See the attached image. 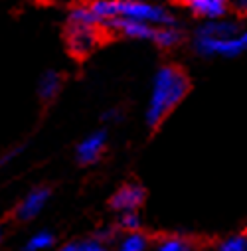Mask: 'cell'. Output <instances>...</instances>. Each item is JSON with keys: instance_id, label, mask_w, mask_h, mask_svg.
<instances>
[{"instance_id": "1", "label": "cell", "mask_w": 247, "mask_h": 251, "mask_svg": "<svg viewBox=\"0 0 247 251\" xmlns=\"http://www.w3.org/2000/svg\"><path fill=\"white\" fill-rule=\"evenodd\" d=\"M188 89H190V81L180 68L162 66L152 79L150 97L145 113L148 129H158L162 121L184 101V97L188 95Z\"/></svg>"}, {"instance_id": "2", "label": "cell", "mask_w": 247, "mask_h": 251, "mask_svg": "<svg viewBox=\"0 0 247 251\" xmlns=\"http://www.w3.org/2000/svg\"><path fill=\"white\" fill-rule=\"evenodd\" d=\"M194 48L202 55L237 57L247 51V26L239 28L229 20H210L198 28Z\"/></svg>"}, {"instance_id": "3", "label": "cell", "mask_w": 247, "mask_h": 251, "mask_svg": "<svg viewBox=\"0 0 247 251\" xmlns=\"http://www.w3.org/2000/svg\"><path fill=\"white\" fill-rule=\"evenodd\" d=\"M117 18L137 20L150 26H174L170 12L145 0H117Z\"/></svg>"}, {"instance_id": "4", "label": "cell", "mask_w": 247, "mask_h": 251, "mask_svg": "<svg viewBox=\"0 0 247 251\" xmlns=\"http://www.w3.org/2000/svg\"><path fill=\"white\" fill-rule=\"evenodd\" d=\"M97 44H99V26L68 22V46L74 55H87Z\"/></svg>"}, {"instance_id": "5", "label": "cell", "mask_w": 247, "mask_h": 251, "mask_svg": "<svg viewBox=\"0 0 247 251\" xmlns=\"http://www.w3.org/2000/svg\"><path fill=\"white\" fill-rule=\"evenodd\" d=\"M147 200V192H145V188L141 184H125L123 188H119V190L113 194L111 198V208L121 212V214H125V212H137Z\"/></svg>"}, {"instance_id": "6", "label": "cell", "mask_w": 247, "mask_h": 251, "mask_svg": "<svg viewBox=\"0 0 247 251\" xmlns=\"http://www.w3.org/2000/svg\"><path fill=\"white\" fill-rule=\"evenodd\" d=\"M49 196H51L49 188H34V190L30 194H26L24 200L18 204V208H16V220L30 222L36 216H40V212L46 208Z\"/></svg>"}, {"instance_id": "7", "label": "cell", "mask_w": 247, "mask_h": 251, "mask_svg": "<svg viewBox=\"0 0 247 251\" xmlns=\"http://www.w3.org/2000/svg\"><path fill=\"white\" fill-rule=\"evenodd\" d=\"M186 10L204 20H220L227 14L229 0H182Z\"/></svg>"}, {"instance_id": "8", "label": "cell", "mask_w": 247, "mask_h": 251, "mask_svg": "<svg viewBox=\"0 0 247 251\" xmlns=\"http://www.w3.org/2000/svg\"><path fill=\"white\" fill-rule=\"evenodd\" d=\"M107 147V133L105 131H93L91 135H87L75 149L77 160L81 164H93L101 158L103 151Z\"/></svg>"}, {"instance_id": "9", "label": "cell", "mask_w": 247, "mask_h": 251, "mask_svg": "<svg viewBox=\"0 0 247 251\" xmlns=\"http://www.w3.org/2000/svg\"><path fill=\"white\" fill-rule=\"evenodd\" d=\"M107 26L111 30L123 34L125 38H131V40H152L154 30L158 28V26H150V24L137 22V20H127V18H115Z\"/></svg>"}, {"instance_id": "10", "label": "cell", "mask_w": 247, "mask_h": 251, "mask_svg": "<svg viewBox=\"0 0 247 251\" xmlns=\"http://www.w3.org/2000/svg\"><path fill=\"white\" fill-rule=\"evenodd\" d=\"M61 89V75L57 72H46L38 81V95L44 101H51Z\"/></svg>"}, {"instance_id": "11", "label": "cell", "mask_w": 247, "mask_h": 251, "mask_svg": "<svg viewBox=\"0 0 247 251\" xmlns=\"http://www.w3.org/2000/svg\"><path fill=\"white\" fill-rule=\"evenodd\" d=\"M180 40H182V34L176 26H158L152 38V42L160 48H174Z\"/></svg>"}, {"instance_id": "12", "label": "cell", "mask_w": 247, "mask_h": 251, "mask_svg": "<svg viewBox=\"0 0 247 251\" xmlns=\"http://www.w3.org/2000/svg\"><path fill=\"white\" fill-rule=\"evenodd\" d=\"M148 249V239L141 231H131L119 243V251H147Z\"/></svg>"}, {"instance_id": "13", "label": "cell", "mask_w": 247, "mask_h": 251, "mask_svg": "<svg viewBox=\"0 0 247 251\" xmlns=\"http://www.w3.org/2000/svg\"><path fill=\"white\" fill-rule=\"evenodd\" d=\"M53 241H55L53 233L48 231V229H42V231L34 233V235L26 241L24 251H46V249H49V247L53 245Z\"/></svg>"}, {"instance_id": "14", "label": "cell", "mask_w": 247, "mask_h": 251, "mask_svg": "<svg viewBox=\"0 0 247 251\" xmlns=\"http://www.w3.org/2000/svg\"><path fill=\"white\" fill-rule=\"evenodd\" d=\"M59 251H109L103 241L99 239H87V241H70L66 245H61Z\"/></svg>"}, {"instance_id": "15", "label": "cell", "mask_w": 247, "mask_h": 251, "mask_svg": "<svg viewBox=\"0 0 247 251\" xmlns=\"http://www.w3.org/2000/svg\"><path fill=\"white\" fill-rule=\"evenodd\" d=\"M156 251H192V245L182 237H166L158 243Z\"/></svg>"}, {"instance_id": "16", "label": "cell", "mask_w": 247, "mask_h": 251, "mask_svg": "<svg viewBox=\"0 0 247 251\" xmlns=\"http://www.w3.org/2000/svg\"><path fill=\"white\" fill-rule=\"evenodd\" d=\"M119 227H121L123 231H127V233L139 231V227H141V218H139V214H137V212H125V214L119 218Z\"/></svg>"}, {"instance_id": "17", "label": "cell", "mask_w": 247, "mask_h": 251, "mask_svg": "<svg viewBox=\"0 0 247 251\" xmlns=\"http://www.w3.org/2000/svg\"><path fill=\"white\" fill-rule=\"evenodd\" d=\"M218 251H247V237L245 235H233L220 243Z\"/></svg>"}, {"instance_id": "18", "label": "cell", "mask_w": 247, "mask_h": 251, "mask_svg": "<svg viewBox=\"0 0 247 251\" xmlns=\"http://www.w3.org/2000/svg\"><path fill=\"white\" fill-rule=\"evenodd\" d=\"M229 4H233L237 10L247 12V0H229Z\"/></svg>"}, {"instance_id": "19", "label": "cell", "mask_w": 247, "mask_h": 251, "mask_svg": "<svg viewBox=\"0 0 247 251\" xmlns=\"http://www.w3.org/2000/svg\"><path fill=\"white\" fill-rule=\"evenodd\" d=\"M101 2H113V0H101Z\"/></svg>"}, {"instance_id": "20", "label": "cell", "mask_w": 247, "mask_h": 251, "mask_svg": "<svg viewBox=\"0 0 247 251\" xmlns=\"http://www.w3.org/2000/svg\"><path fill=\"white\" fill-rule=\"evenodd\" d=\"M0 241H2V229H0Z\"/></svg>"}]
</instances>
